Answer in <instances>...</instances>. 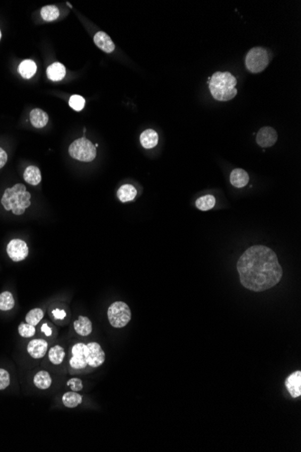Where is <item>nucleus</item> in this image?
Segmentation results:
<instances>
[{
  "label": "nucleus",
  "instance_id": "nucleus-26",
  "mask_svg": "<svg viewBox=\"0 0 301 452\" xmlns=\"http://www.w3.org/2000/svg\"><path fill=\"white\" fill-rule=\"evenodd\" d=\"M215 204V199L212 195H206L197 200L196 207L202 211H207L214 208Z\"/></svg>",
  "mask_w": 301,
  "mask_h": 452
},
{
  "label": "nucleus",
  "instance_id": "nucleus-12",
  "mask_svg": "<svg viewBox=\"0 0 301 452\" xmlns=\"http://www.w3.org/2000/svg\"><path fill=\"white\" fill-rule=\"evenodd\" d=\"M47 341L44 340H32L27 346V352L35 359L43 358L47 352Z\"/></svg>",
  "mask_w": 301,
  "mask_h": 452
},
{
  "label": "nucleus",
  "instance_id": "nucleus-22",
  "mask_svg": "<svg viewBox=\"0 0 301 452\" xmlns=\"http://www.w3.org/2000/svg\"><path fill=\"white\" fill-rule=\"evenodd\" d=\"M137 194V190L131 184H125L121 186L117 190V197L122 203H127L133 201Z\"/></svg>",
  "mask_w": 301,
  "mask_h": 452
},
{
  "label": "nucleus",
  "instance_id": "nucleus-32",
  "mask_svg": "<svg viewBox=\"0 0 301 452\" xmlns=\"http://www.w3.org/2000/svg\"><path fill=\"white\" fill-rule=\"evenodd\" d=\"M10 383L9 373L5 369H0V390H4Z\"/></svg>",
  "mask_w": 301,
  "mask_h": 452
},
{
  "label": "nucleus",
  "instance_id": "nucleus-24",
  "mask_svg": "<svg viewBox=\"0 0 301 452\" xmlns=\"http://www.w3.org/2000/svg\"><path fill=\"white\" fill-rule=\"evenodd\" d=\"M82 403V396L77 392L65 393L62 396V404L67 408H75Z\"/></svg>",
  "mask_w": 301,
  "mask_h": 452
},
{
  "label": "nucleus",
  "instance_id": "nucleus-9",
  "mask_svg": "<svg viewBox=\"0 0 301 452\" xmlns=\"http://www.w3.org/2000/svg\"><path fill=\"white\" fill-rule=\"evenodd\" d=\"M89 349V366L97 368L102 366L106 359V355L101 346L97 342H90L87 344Z\"/></svg>",
  "mask_w": 301,
  "mask_h": 452
},
{
  "label": "nucleus",
  "instance_id": "nucleus-31",
  "mask_svg": "<svg viewBox=\"0 0 301 452\" xmlns=\"http://www.w3.org/2000/svg\"><path fill=\"white\" fill-rule=\"evenodd\" d=\"M67 385L73 392H80L83 389V383H82V380L80 378H76V377L69 379V381L67 382Z\"/></svg>",
  "mask_w": 301,
  "mask_h": 452
},
{
  "label": "nucleus",
  "instance_id": "nucleus-3",
  "mask_svg": "<svg viewBox=\"0 0 301 452\" xmlns=\"http://www.w3.org/2000/svg\"><path fill=\"white\" fill-rule=\"evenodd\" d=\"M30 192L26 190V186L18 183L5 190L1 203L6 211H12L15 215H22L30 207Z\"/></svg>",
  "mask_w": 301,
  "mask_h": 452
},
{
  "label": "nucleus",
  "instance_id": "nucleus-34",
  "mask_svg": "<svg viewBox=\"0 0 301 452\" xmlns=\"http://www.w3.org/2000/svg\"><path fill=\"white\" fill-rule=\"evenodd\" d=\"M8 162V154L0 147V169L3 168Z\"/></svg>",
  "mask_w": 301,
  "mask_h": 452
},
{
  "label": "nucleus",
  "instance_id": "nucleus-17",
  "mask_svg": "<svg viewBox=\"0 0 301 452\" xmlns=\"http://www.w3.org/2000/svg\"><path fill=\"white\" fill-rule=\"evenodd\" d=\"M47 77L52 82L61 81L66 75V69L63 64L60 62H54L47 68Z\"/></svg>",
  "mask_w": 301,
  "mask_h": 452
},
{
  "label": "nucleus",
  "instance_id": "nucleus-13",
  "mask_svg": "<svg viewBox=\"0 0 301 452\" xmlns=\"http://www.w3.org/2000/svg\"><path fill=\"white\" fill-rule=\"evenodd\" d=\"M94 43L96 45L107 53H110L115 50V44L111 38L104 32H98L94 36Z\"/></svg>",
  "mask_w": 301,
  "mask_h": 452
},
{
  "label": "nucleus",
  "instance_id": "nucleus-1",
  "mask_svg": "<svg viewBox=\"0 0 301 452\" xmlns=\"http://www.w3.org/2000/svg\"><path fill=\"white\" fill-rule=\"evenodd\" d=\"M242 285L253 292H263L280 283L282 267L273 250L265 245L251 246L237 262Z\"/></svg>",
  "mask_w": 301,
  "mask_h": 452
},
{
  "label": "nucleus",
  "instance_id": "nucleus-14",
  "mask_svg": "<svg viewBox=\"0 0 301 452\" xmlns=\"http://www.w3.org/2000/svg\"><path fill=\"white\" fill-rule=\"evenodd\" d=\"M230 181L233 186L237 188H243L247 185L249 181V175L244 169H235L230 174Z\"/></svg>",
  "mask_w": 301,
  "mask_h": 452
},
{
  "label": "nucleus",
  "instance_id": "nucleus-11",
  "mask_svg": "<svg viewBox=\"0 0 301 452\" xmlns=\"http://www.w3.org/2000/svg\"><path fill=\"white\" fill-rule=\"evenodd\" d=\"M285 386L293 398L301 396V371H295L288 375L285 381Z\"/></svg>",
  "mask_w": 301,
  "mask_h": 452
},
{
  "label": "nucleus",
  "instance_id": "nucleus-21",
  "mask_svg": "<svg viewBox=\"0 0 301 452\" xmlns=\"http://www.w3.org/2000/svg\"><path fill=\"white\" fill-rule=\"evenodd\" d=\"M24 179L27 183H29L31 185L39 184L42 180V176H41V172L38 167L34 166V165L28 166L24 172Z\"/></svg>",
  "mask_w": 301,
  "mask_h": 452
},
{
  "label": "nucleus",
  "instance_id": "nucleus-5",
  "mask_svg": "<svg viewBox=\"0 0 301 452\" xmlns=\"http://www.w3.org/2000/svg\"><path fill=\"white\" fill-rule=\"evenodd\" d=\"M69 154L72 158L90 163L96 158L97 150L94 145L86 138H79L69 147Z\"/></svg>",
  "mask_w": 301,
  "mask_h": 452
},
{
  "label": "nucleus",
  "instance_id": "nucleus-33",
  "mask_svg": "<svg viewBox=\"0 0 301 452\" xmlns=\"http://www.w3.org/2000/svg\"><path fill=\"white\" fill-rule=\"evenodd\" d=\"M52 316L54 317V319H63L66 317V312L64 310H60V309H54L52 310Z\"/></svg>",
  "mask_w": 301,
  "mask_h": 452
},
{
  "label": "nucleus",
  "instance_id": "nucleus-25",
  "mask_svg": "<svg viewBox=\"0 0 301 452\" xmlns=\"http://www.w3.org/2000/svg\"><path fill=\"white\" fill-rule=\"evenodd\" d=\"M41 17L45 21H53L60 17V11L55 6H45L41 9Z\"/></svg>",
  "mask_w": 301,
  "mask_h": 452
},
{
  "label": "nucleus",
  "instance_id": "nucleus-37",
  "mask_svg": "<svg viewBox=\"0 0 301 452\" xmlns=\"http://www.w3.org/2000/svg\"><path fill=\"white\" fill-rule=\"evenodd\" d=\"M1 37H2V34H1V31H0V40H1Z\"/></svg>",
  "mask_w": 301,
  "mask_h": 452
},
{
  "label": "nucleus",
  "instance_id": "nucleus-8",
  "mask_svg": "<svg viewBox=\"0 0 301 452\" xmlns=\"http://www.w3.org/2000/svg\"><path fill=\"white\" fill-rule=\"evenodd\" d=\"M7 252L14 262H19L26 259L29 253L28 246L22 239H13L9 242Z\"/></svg>",
  "mask_w": 301,
  "mask_h": 452
},
{
  "label": "nucleus",
  "instance_id": "nucleus-7",
  "mask_svg": "<svg viewBox=\"0 0 301 452\" xmlns=\"http://www.w3.org/2000/svg\"><path fill=\"white\" fill-rule=\"evenodd\" d=\"M268 64H269L268 52L265 49L262 47H254L251 49L245 58L246 68L253 74H259L263 72Z\"/></svg>",
  "mask_w": 301,
  "mask_h": 452
},
{
  "label": "nucleus",
  "instance_id": "nucleus-27",
  "mask_svg": "<svg viewBox=\"0 0 301 452\" xmlns=\"http://www.w3.org/2000/svg\"><path fill=\"white\" fill-rule=\"evenodd\" d=\"M15 306V299L12 293L4 292L0 294V310H9L13 309Z\"/></svg>",
  "mask_w": 301,
  "mask_h": 452
},
{
  "label": "nucleus",
  "instance_id": "nucleus-10",
  "mask_svg": "<svg viewBox=\"0 0 301 452\" xmlns=\"http://www.w3.org/2000/svg\"><path fill=\"white\" fill-rule=\"evenodd\" d=\"M277 139L278 135L275 130L271 126H264L259 130L256 137V142L260 147L265 148L274 146V144L277 142Z\"/></svg>",
  "mask_w": 301,
  "mask_h": 452
},
{
  "label": "nucleus",
  "instance_id": "nucleus-18",
  "mask_svg": "<svg viewBox=\"0 0 301 452\" xmlns=\"http://www.w3.org/2000/svg\"><path fill=\"white\" fill-rule=\"evenodd\" d=\"M158 140H159L158 134L153 130H147L143 131L140 137L141 145L142 147H144L146 149H150L153 147H156L158 144Z\"/></svg>",
  "mask_w": 301,
  "mask_h": 452
},
{
  "label": "nucleus",
  "instance_id": "nucleus-35",
  "mask_svg": "<svg viewBox=\"0 0 301 452\" xmlns=\"http://www.w3.org/2000/svg\"><path fill=\"white\" fill-rule=\"evenodd\" d=\"M41 331L45 334V336H52V329L48 326L47 323H43V325H42V328H41Z\"/></svg>",
  "mask_w": 301,
  "mask_h": 452
},
{
  "label": "nucleus",
  "instance_id": "nucleus-4",
  "mask_svg": "<svg viewBox=\"0 0 301 452\" xmlns=\"http://www.w3.org/2000/svg\"><path fill=\"white\" fill-rule=\"evenodd\" d=\"M89 349L86 344L78 342L69 349V368L70 374H80L88 369Z\"/></svg>",
  "mask_w": 301,
  "mask_h": 452
},
{
  "label": "nucleus",
  "instance_id": "nucleus-6",
  "mask_svg": "<svg viewBox=\"0 0 301 452\" xmlns=\"http://www.w3.org/2000/svg\"><path fill=\"white\" fill-rule=\"evenodd\" d=\"M129 306L124 301H116L109 306L108 318L113 327L120 329L126 326L131 320Z\"/></svg>",
  "mask_w": 301,
  "mask_h": 452
},
{
  "label": "nucleus",
  "instance_id": "nucleus-36",
  "mask_svg": "<svg viewBox=\"0 0 301 452\" xmlns=\"http://www.w3.org/2000/svg\"><path fill=\"white\" fill-rule=\"evenodd\" d=\"M67 5H68V6H69V8H72V6H71V5L69 4V2H67Z\"/></svg>",
  "mask_w": 301,
  "mask_h": 452
},
{
  "label": "nucleus",
  "instance_id": "nucleus-23",
  "mask_svg": "<svg viewBox=\"0 0 301 452\" xmlns=\"http://www.w3.org/2000/svg\"><path fill=\"white\" fill-rule=\"evenodd\" d=\"M66 357L65 350L62 347H60L59 345H56L54 347H52V349L49 350L48 352V358L49 360L51 361L53 365H60Z\"/></svg>",
  "mask_w": 301,
  "mask_h": 452
},
{
  "label": "nucleus",
  "instance_id": "nucleus-29",
  "mask_svg": "<svg viewBox=\"0 0 301 452\" xmlns=\"http://www.w3.org/2000/svg\"><path fill=\"white\" fill-rule=\"evenodd\" d=\"M85 99L80 95H73L69 99V104L70 108H73L75 111H81L85 107Z\"/></svg>",
  "mask_w": 301,
  "mask_h": 452
},
{
  "label": "nucleus",
  "instance_id": "nucleus-19",
  "mask_svg": "<svg viewBox=\"0 0 301 452\" xmlns=\"http://www.w3.org/2000/svg\"><path fill=\"white\" fill-rule=\"evenodd\" d=\"M36 71H37V66L34 60H23L18 66V73L22 77L26 80H29L31 78L34 77V75L36 74Z\"/></svg>",
  "mask_w": 301,
  "mask_h": 452
},
{
  "label": "nucleus",
  "instance_id": "nucleus-2",
  "mask_svg": "<svg viewBox=\"0 0 301 452\" xmlns=\"http://www.w3.org/2000/svg\"><path fill=\"white\" fill-rule=\"evenodd\" d=\"M237 81L230 73L216 72L211 77L208 87L214 99L219 101H228L237 94Z\"/></svg>",
  "mask_w": 301,
  "mask_h": 452
},
{
  "label": "nucleus",
  "instance_id": "nucleus-16",
  "mask_svg": "<svg viewBox=\"0 0 301 452\" xmlns=\"http://www.w3.org/2000/svg\"><path fill=\"white\" fill-rule=\"evenodd\" d=\"M49 116L47 113L44 112L40 108H35L30 112V122L32 125L36 128H42L47 125Z\"/></svg>",
  "mask_w": 301,
  "mask_h": 452
},
{
  "label": "nucleus",
  "instance_id": "nucleus-28",
  "mask_svg": "<svg viewBox=\"0 0 301 452\" xmlns=\"http://www.w3.org/2000/svg\"><path fill=\"white\" fill-rule=\"evenodd\" d=\"M44 316L43 310L40 308H35L31 310L27 314H26V322L29 323L33 326H36L38 324Z\"/></svg>",
  "mask_w": 301,
  "mask_h": 452
},
{
  "label": "nucleus",
  "instance_id": "nucleus-20",
  "mask_svg": "<svg viewBox=\"0 0 301 452\" xmlns=\"http://www.w3.org/2000/svg\"><path fill=\"white\" fill-rule=\"evenodd\" d=\"M34 383H35V386L39 389L46 390L48 388H51L52 379L47 371H39L34 377Z\"/></svg>",
  "mask_w": 301,
  "mask_h": 452
},
{
  "label": "nucleus",
  "instance_id": "nucleus-30",
  "mask_svg": "<svg viewBox=\"0 0 301 452\" xmlns=\"http://www.w3.org/2000/svg\"><path fill=\"white\" fill-rule=\"evenodd\" d=\"M18 332L21 337L31 338L35 334V328L29 323H21L18 327Z\"/></svg>",
  "mask_w": 301,
  "mask_h": 452
},
{
  "label": "nucleus",
  "instance_id": "nucleus-15",
  "mask_svg": "<svg viewBox=\"0 0 301 452\" xmlns=\"http://www.w3.org/2000/svg\"><path fill=\"white\" fill-rule=\"evenodd\" d=\"M74 330L81 336H89L92 332V323L91 319L85 316H80L74 321Z\"/></svg>",
  "mask_w": 301,
  "mask_h": 452
}]
</instances>
